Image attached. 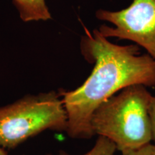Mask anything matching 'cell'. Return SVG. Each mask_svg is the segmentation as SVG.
<instances>
[{"mask_svg": "<svg viewBox=\"0 0 155 155\" xmlns=\"http://www.w3.org/2000/svg\"><path fill=\"white\" fill-rule=\"evenodd\" d=\"M85 32L81 50L87 61L95 64L94 70L80 87L61 93L68 117L65 131L73 139L95 135L91 127L93 114L117 92L134 85L155 87V60L149 54L139 55V45L114 44L99 30Z\"/></svg>", "mask_w": 155, "mask_h": 155, "instance_id": "6da1fadb", "label": "cell"}, {"mask_svg": "<svg viewBox=\"0 0 155 155\" xmlns=\"http://www.w3.org/2000/svg\"><path fill=\"white\" fill-rule=\"evenodd\" d=\"M146 86L127 87L102 103L91 119L94 134L113 141L118 150H135L152 140Z\"/></svg>", "mask_w": 155, "mask_h": 155, "instance_id": "7a4b0ae2", "label": "cell"}, {"mask_svg": "<svg viewBox=\"0 0 155 155\" xmlns=\"http://www.w3.org/2000/svg\"><path fill=\"white\" fill-rule=\"evenodd\" d=\"M67 113L61 94L28 96L0 107V147L12 149L48 129L66 131Z\"/></svg>", "mask_w": 155, "mask_h": 155, "instance_id": "3957f363", "label": "cell"}, {"mask_svg": "<svg viewBox=\"0 0 155 155\" xmlns=\"http://www.w3.org/2000/svg\"><path fill=\"white\" fill-rule=\"evenodd\" d=\"M96 17L114 25H101L98 30L103 36L134 42L155 60V0H132L127 8L115 12L100 9Z\"/></svg>", "mask_w": 155, "mask_h": 155, "instance_id": "277c9868", "label": "cell"}, {"mask_svg": "<svg viewBox=\"0 0 155 155\" xmlns=\"http://www.w3.org/2000/svg\"><path fill=\"white\" fill-rule=\"evenodd\" d=\"M19 11L20 17L25 22L50 18L45 0H14Z\"/></svg>", "mask_w": 155, "mask_h": 155, "instance_id": "5b68a950", "label": "cell"}, {"mask_svg": "<svg viewBox=\"0 0 155 155\" xmlns=\"http://www.w3.org/2000/svg\"><path fill=\"white\" fill-rule=\"evenodd\" d=\"M117 150L113 141L104 137H99L94 147L86 154L82 155H114ZM58 155H72L61 151Z\"/></svg>", "mask_w": 155, "mask_h": 155, "instance_id": "8992f818", "label": "cell"}, {"mask_svg": "<svg viewBox=\"0 0 155 155\" xmlns=\"http://www.w3.org/2000/svg\"><path fill=\"white\" fill-rule=\"evenodd\" d=\"M122 155H155V145L147 144L135 150L121 152Z\"/></svg>", "mask_w": 155, "mask_h": 155, "instance_id": "52a82bcc", "label": "cell"}, {"mask_svg": "<svg viewBox=\"0 0 155 155\" xmlns=\"http://www.w3.org/2000/svg\"><path fill=\"white\" fill-rule=\"evenodd\" d=\"M149 116H150L151 130L152 139L155 141V96H152L149 104Z\"/></svg>", "mask_w": 155, "mask_h": 155, "instance_id": "ba28073f", "label": "cell"}, {"mask_svg": "<svg viewBox=\"0 0 155 155\" xmlns=\"http://www.w3.org/2000/svg\"><path fill=\"white\" fill-rule=\"evenodd\" d=\"M0 155H7L5 151L3 150V148H2L1 147H0Z\"/></svg>", "mask_w": 155, "mask_h": 155, "instance_id": "9c48e42d", "label": "cell"}]
</instances>
